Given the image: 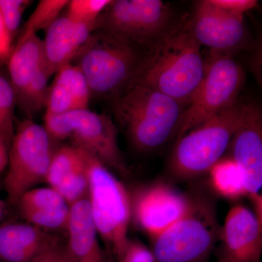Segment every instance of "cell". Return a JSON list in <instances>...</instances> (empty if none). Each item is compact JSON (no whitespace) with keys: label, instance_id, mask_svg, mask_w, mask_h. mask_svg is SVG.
Segmentation results:
<instances>
[{"label":"cell","instance_id":"obj_1","mask_svg":"<svg viewBox=\"0 0 262 262\" xmlns=\"http://www.w3.org/2000/svg\"><path fill=\"white\" fill-rule=\"evenodd\" d=\"M201 48L189 29H173L142 56L130 84H143L189 104L206 70Z\"/></svg>","mask_w":262,"mask_h":262},{"label":"cell","instance_id":"obj_2","mask_svg":"<svg viewBox=\"0 0 262 262\" xmlns=\"http://www.w3.org/2000/svg\"><path fill=\"white\" fill-rule=\"evenodd\" d=\"M177 100L140 84L113 99L115 119L131 145L141 152L160 149L175 136L184 110Z\"/></svg>","mask_w":262,"mask_h":262},{"label":"cell","instance_id":"obj_3","mask_svg":"<svg viewBox=\"0 0 262 262\" xmlns=\"http://www.w3.org/2000/svg\"><path fill=\"white\" fill-rule=\"evenodd\" d=\"M141 58L136 45L113 33L96 29L72 63L82 72L91 97L114 99L130 83Z\"/></svg>","mask_w":262,"mask_h":262},{"label":"cell","instance_id":"obj_4","mask_svg":"<svg viewBox=\"0 0 262 262\" xmlns=\"http://www.w3.org/2000/svg\"><path fill=\"white\" fill-rule=\"evenodd\" d=\"M221 229L214 200L192 194L187 213L151 239L155 262H207L220 241Z\"/></svg>","mask_w":262,"mask_h":262},{"label":"cell","instance_id":"obj_5","mask_svg":"<svg viewBox=\"0 0 262 262\" xmlns=\"http://www.w3.org/2000/svg\"><path fill=\"white\" fill-rule=\"evenodd\" d=\"M244 107L237 102L177 139L168 162L172 178L189 181L209 173L230 146Z\"/></svg>","mask_w":262,"mask_h":262},{"label":"cell","instance_id":"obj_6","mask_svg":"<svg viewBox=\"0 0 262 262\" xmlns=\"http://www.w3.org/2000/svg\"><path fill=\"white\" fill-rule=\"evenodd\" d=\"M80 150L89 179L88 201L98 236L117 259L130 239L127 235L131 222L128 190L107 167Z\"/></svg>","mask_w":262,"mask_h":262},{"label":"cell","instance_id":"obj_7","mask_svg":"<svg viewBox=\"0 0 262 262\" xmlns=\"http://www.w3.org/2000/svg\"><path fill=\"white\" fill-rule=\"evenodd\" d=\"M45 128L51 139H70L72 146L94 156L122 177L128 167L118 144V129L111 117L87 110L60 115H45Z\"/></svg>","mask_w":262,"mask_h":262},{"label":"cell","instance_id":"obj_8","mask_svg":"<svg viewBox=\"0 0 262 262\" xmlns=\"http://www.w3.org/2000/svg\"><path fill=\"white\" fill-rule=\"evenodd\" d=\"M245 79L244 70L232 57L212 51L203 80L181 116L174 136L177 140L235 105Z\"/></svg>","mask_w":262,"mask_h":262},{"label":"cell","instance_id":"obj_9","mask_svg":"<svg viewBox=\"0 0 262 262\" xmlns=\"http://www.w3.org/2000/svg\"><path fill=\"white\" fill-rule=\"evenodd\" d=\"M51 139L45 127L30 118L20 122L15 130L5 178L12 206H16L24 193L46 179L53 154Z\"/></svg>","mask_w":262,"mask_h":262},{"label":"cell","instance_id":"obj_10","mask_svg":"<svg viewBox=\"0 0 262 262\" xmlns=\"http://www.w3.org/2000/svg\"><path fill=\"white\" fill-rule=\"evenodd\" d=\"M171 11L161 0L112 1L96 22L102 29L133 44L152 46L172 28Z\"/></svg>","mask_w":262,"mask_h":262},{"label":"cell","instance_id":"obj_11","mask_svg":"<svg viewBox=\"0 0 262 262\" xmlns=\"http://www.w3.org/2000/svg\"><path fill=\"white\" fill-rule=\"evenodd\" d=\"M128 192L131 221L151 239L185 214L192 203V194L165 182L139 185Z\"/></svg>","mask_w":262,"mask_h":262},{"label":"cell","instance_id":"obj_12","mask_svg":"<svg viewBox=\"0 0 262 262\" xmlns=\"http://www.w3.org/2000/svg\"><path fill=\"white\" fill-rule=\"evenodd\" d=\"M232 158L244 173L253 212L262 216V115L254 103H244V115L230 143Z\"/></svg>","mask_w":262,"mask_h":262},{"label":"cell","instance_id":"obj_13","mask_svg":"<svg viewBox=\"0 0 262 262\" xmlns=\"http://www.w3.org/2000/svg\"><path fill=\"white\" fill-rule=\"evenodd\" d=\"M189 30L200 46L220 53L237 49L246 37L244 15L229 13L210 0L196 5Z\"/></svg>","mask_w":262,"mask_h":262},{"label":"cell","instance_id":"obj_14","mask_svg":"<svg viewBox=\"0 0 262 262\" xmlns=\"http://www.w3.org/2000/svg\"><path fill=\"white\" fill-rule=\"evenodd\" d=\"M222 252L229 262H260L262 222L254 212L243 205L229 210L221 229Z\"/></svg>","mask_w":262,"mask_h":262},{"label":"cell","instance_id":"obj_15","mask_svg":"<svg viewBox=\"0 0 262 262\" xmlns=\"http://www.w3.org/2000/svg\"><path fill=\"white\" fill-rule=\"evenodd\" d=\"M94 29L67 15L58 17L46 30L43 39L45 61L51 75L72 63Z\"/></svg>","mask_w":262,"mask_h":262},{"label":"cell","instance_id":"obj_16","mask_svg":"<svg viewBox=\"0 0 262 262\" xmlns=\"http://www.w3.org/2000/svg\"><path fill=\"white\" fill-rule=\"evenodd\" d=\"M28 222L0 224V262H30L59 239Z\"/></svg>","mask_w":262,"mask_h":262},{"label":"cell","instance_id":"obj_17","mask_svg":"<svg viewBox=\"0 0 262 262\" xmlns=\"http://www.w3.org/2000/svg\"><path fill=\"white\" fill-rule=\"evenodd\" d=\"M91 94L80 69L70 63L62 67L48 91L46 115H60L89 108Z\"/></svg>","mask_w":262,"mask_h":262},{"label":"cell","instance_id":"obj_18","mask_svg":"<svg viewBox=\"0 0 262 262\" xmlns=\"http://www.w3.org/2000/svg\"><path fill=\"white\" fill-rule=\"evenodd\" d=\"M67 246L75 262H107L100 246L88 198L70 206Z\"/></svg>","mask_w":262,"mask_h":262},{"label":"cell","instance_id":"obj_19","mask_svg":"<svg viewBox=\"0 0 262 262\" xmlns=\"http://www.w3.org/2000/svg\"><path fill=\"white\" fill-rule=\"evenodd\" d=\"M43 60L42 39L37 34L20 36L7 60L8 78L14 91L16 104L23 98Z\"/></svg>","mask_w":262,"mask_h":262},{"label":"cell","instance_id":"obj_20","mask_svg":"<svg viewBox=\"0 0 262 262\" xmlns=\"http://www.w3.org/2000/svg\"><path fill=\"white\" fill-rule=\"evenodd\" d=\"M86 172L82 151L72 145L62 146L53 152L45 181L49 187L57 189Z\"/></svg>","mask_w":262,"mask_h":262},{"label":"cell","instance_id":"obj_21","mask_svg":"<svg viewBox=\"0 0 262 262\" xmlns=\"http://www.w3.org/2000/svg\"><path fill=\"white\" fill-rule=\"evenodd\" d=\"M208 174L212 189L219 196L230 201L248 196L244 173L232 158L221 159Z\"/></svg>","mask_w":262,"mask_h":262},{"label":"cell","instance_id":"obj_22","mask_svg":"<svg viewBox=\"0 0 262 262\" xmlns=\"http://www.w3.org/2000/svg\"><path fill=\"white\" fill-rule=\"evenodd\" d=\"M51 77L44 58L26 90L23 98L18 103L24 113L29 117L42 108H46L49 91L48 80Z\"/></svg>","mask_w":262,"mask_h":262},{"label":"cell","instance_id":"obj_23","mask_svg":"<svg viewBox=\"0 0 262 262\" xmlns=\"http://www.w3.org/2000/svg\"><path fill=\"white\" fill-rule=\"evenodd\" d=\"M69 0H40L24 26L21 36L37 34L47 30L54 23L62 10L69 4Z\"/></svg>","mask_w":262,"mask_h":262},{"label":"cell","instance_id":"obj_24","mask_svg":"<svg viewBox=\"0 0 262 262\" xmlns=\"http://www.w3.org/2000/svg\"><path fill=\"white\" fill-rule=\"evenodd\" d=\"M16 98L9 80L0 72V136L8 146L14 136V110Z\"/></svg>","mask_w":262,"mask_h":262},{"label":"cell","instance_id":"obj_25","mask_svg":"<svg viewBox=\"0 0 262 262\" xmlns=\"http://www.w3.org/2000/svg\"><path fill=\"white\" fill-rule=\"evenodd\" d=\"M69 206L56 189L51 187L33 188L20 196L17 203L19 212L54 209Z\"/></svg>","mask_w":262,"mask_h":262},{"label":"cell","instance_id":"obj_26","mask_svg":"<svg viewBox=\"0 0 262 262\" xmlns=\"http://www.w3.org/2000/svg\"><path fill=\"white\" fill-rule=\"evenodd\" d=\"M20 215L26 222L46 232L67 231L70 222V206H66L54 209L22 212Z\"/></svg>","mask_w":262,"mask_h":262},{"label":"cell","instance_id":"obj_27","mask_svg":"<svg viewBox=\"0 0 262 262\" xmlns=\"http://www.w3.org/2000/svg\"><path fill=\"white\" fill-rule=\"evenodd\" d=\"M112 0H72L67 5V16L94 29L101 13Z\"/></svg>","mask_w":262,"mask_h":262},{"label":"cell","instance_id":"obj_28","mask_svg":"<svg viewBox=\"0 0 262 262\" xmlns=\"http://www.w3.org/2000/svg\"><path fill=\"white\" fill-rule=\"evenodd\" d=\"M32 3L29 0H0V15L12 41L18 32L24 12Z\"/></svg>","mask_w":262,"mask_h":262},{"label":"cell","instance_id":"obj_29","mask_svg":"<svg viewBox=\"0 0 262 262\" xmlns=\"http://www.w3.org/2000/svg\"><path fill=\"white\" fill-rule=\"evenodd\" d=\"M117 262H155V259L150 248L139 239H130Z\"/></svg>","mask_w":262,"mask_h":262},{"label":"cell","instance_id":"obj_30","mask_svg":"<svg viewBox=\"0 0 262 262\" xmlns=\"http://www.w3.org/2000/svg\"><path fill=\"white\" fill-rule=\"evenodd\" d=\"M30 262H75L70 254L67 243L58 239L38 253Z\"/></svg>","mask_w":262,"mask_h":262},{"label":"cell","instance_id":"obj_31","mask_svg":"<svg viewBox=\"0 0 262 262\" xmlns=\"http://www.w3.org/2000/svg\"><path fill=\"white\" fill-rule=\"evenodd\" d=\"M213 5L234 14L244 15L258 4L256 0H210Z\"/></svg>","mask_w":262,"mask_h":262},{"label":"cell","instance_id":"obj_32","mask_svg":"<svg viewBox=\"0 0 262 262\" xmlns=\"http://www.w3.org/2000/svg\"><path fill=\"white\" fill-rule=\"evenodd\" d=\"M13 41L10 39L9 34L5 29L3 19L0 15V61H7L12 49Z\"/></svg>","mask_w":262,"mask_h":262},{"label":"cell","instance_id":"obj_33","mask_svg":"<svg viewBox=\"0 0 262 262\" xmlns=\"http://www.w3.org/2000/svg\"><path fill=\"white\" fill-rule=\"evenodd\" d=\"M8 151L9 146L0 136V173L4 171L5 168L8 167Z\"/></svg>","mask_w":262,"mask_h":262},{"label":"cell","instance_id":"obj_34","mask_svg":"<svg viewBox=\"0 0 262 262\" xmlns=\"http://www.w3.org/2000/svg\"><path fill=\"white\" fill-rule=\"evenodd\" d=\"M8 214V205L0 198V224L3 223L5 217Z\"/></svg>","mask_w":262,"mask_h":262},{"label":"cell","instance_id":"obj_35","mask_svg":"<svg viewBox=\"0 0 262 262\" xmlns=\"http://www.w3.org/2000/svg\"><path fill=\"white\" fill-rule=\"evenodd\" d=\"M219 262H229L228 259L226 258L225 255L222 252L220 253V258H219Z\"/></svg>","mask_w":262,"mask_h":262},{"label":"cell","instance_id":"obj_36","mask_svg":"<svg viewBox=\"0 0 262 262\" xmlns=\"http://www.w3.org/2000/svg\"><path fill=\"white\" fill-rule=\"evenodd\" d=\"M4 63V62L2 61H0V65H1V64H2V63Z\"/></svg>","mask_w":262,"mask_h":262}]
</instances>
